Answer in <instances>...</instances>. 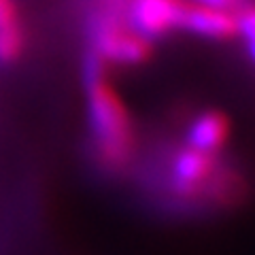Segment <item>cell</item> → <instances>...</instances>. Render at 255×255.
<instances>
[{"instance_id": "1", "label": "cell", "mask_w": 255, "mask_h": 255, "mask_svg": "<svg viewBox=\"0 0 255 255\" xmlns=\"http://www.w3.org/2000/svg\"><path fill=\"white\" fill-rule=\"evenodd\" d=\"M83 81L96 153L105 168L122 170L134 151L132 122L122 98L107 81V64L92 49L83 60Z\"/></svg>"}, {"instance_id": "2", "label": "cell", "mask_w": 255, "mask_h": 255, "mask_svg": "<svg viewBox=\"0 0 255 255\" xmlns=\"http://www.w3.org/2000/svg\"><path fill=\"white\" fill-rule=\"evenodd\" d=\"M90 49L98 53L105 64L138 66L151 58V43L126 26L117 9L96 13L90 21Z\"/></svg>"}, {"instance_id": "3", "label": "cell", "mask_w": 255, "mask_h": 255, "mask_svg": "<svg viewBox=\"0 0 255 255\" xmlns=\"http://www.w3.org/2000/svg\"><path fill=\"white\" fill-rule=\"evenodd\" d=\"M187 4V0H128L124 21L134 34L153 43L181 30Z\"/></svg>"}, {"instance_id": "4", "label": "cell", "mask_w": 255, "mask_h": 255, "mask_svg": "<svg viewBox=\"0 0 255 255\" xmlns=\"http://www.w3.org/2000/svg\"><path fill=\"white\" fill-rule=\"evenodd\" d=\"M217 179V159L213 153H204L187 145L170 157V187L185 200L204 191L215 196Z\"/></svg>"}, {"instance_id": "5", "label": "cell", "mask_w": 255, "mask_h": 255, "mask_svg": "<svg viewBox=\"0 0 255 255\" xmlns=\"http://www.w3.org/2000/svg\"><path fill=\"white\" fill-rule=\"evenodd\" d=\"M181 30L202 38H211V41H230L238 36V17L232 11L187 4Z\"/></svg>"}, {"instance_id": "6", "label": "cell", "mask_w": 255, "mask_h": 255, "mask_svg": "<svg viewBox=\"0 0 255 255\" xmlns=\"http://www.w3.org/2000/svg\"><path fill=\"white\" fill-rule=\"evenodd\" d=\"M230 134L228 117L219 111H204L187 128V145L204 153H219Z\"/></svg>"}, {"instance_id": "7", "label": "cell", "mask_w": 255, "mask_h": 255, "mask_svg": "<svg viewBox=\"0 0 255 255\" xmlns=\"http://www.w3.org/2000/svg\"><path fill=\"white\" fill-rule=\"evenodd\" d=\"M26 49V30L19 21L0 26V66H9L17 62Z\"/></svg>"}, {"instance_id": "8", "label": "cell", "mask_w": 255, "mask_h": 255, "mask_svg": "<svg viewBox=\"0 0 255 255\" xmlns=\"http://www.w3.org/2000/svg\"><path fill=\"white\" fill-rule=\"evenodd\" d=\"M238 17V36L245 38L247 51H249L251 60L255 62V4L245 6L243 11L236 13Z\"/></svg>"}, {"instance_id": "9", "label": "cell", "mask_w": 255, "mask_h": 255, "mask_svg": "<svg viewBox=\"0 0 255 255\" xmlns=\"http://www.w3.org/2000/svg\"><path fill=\"white\" fill-rule=\"evenodd\" d=\"M189 4H198V6H209V9H221V11H232L238 13L245 6H249V0H187Z\"/></svg>"}, {"instance_id": "10", "label": "cell", "mask_w": 255, "mask_h": 255, "mask_svg": "<svg viewBox=\"0 0 255 255\" xmlns=\"http://www.w3.org/2000/svg\"><path fill=\"white\" fill-rule=\"evenodd\" d=\"M19 21V9L15 0H0V26Z\"/></svg>"}]
</instances>
